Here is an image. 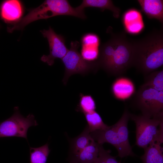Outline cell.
<instances>
[{
	"mask_svg": "<svg viewBox=\"0 0 163 163\" xmlns=\"http://www.w3.org/2000/svg\"><path fill=\"white\" fill-rule=\"evenodd\" d=\"M40 31L43 37L47 39L50 48L49 54L43 55L40 60L49 66H52L55 59H62L69 50L65 44V38L61 35L57 34L50 27L48 30L44 29Z\"/></svg>",
	"mask_w": 163,
	"mask_h": 163,
	"instance_id": "cell-9",
	"label": "cell"
},
{
	"mask_svg": "<svg viewBox=\"0 0 163 163\" xmlns=\"http://www.w3.org/2000/svg\"><path fill=\"white\" fill-rule=\"evenodd\" d=\"M79 46L78 41H71L70 49L61 59L65 68L62 80L65 85L66 84L69 78L73 74L84 75L92 71L96 72L99 69L96 60L89 62L84 59L78 51Z\"/></svg>",
	"mask_w": 163,
	"mask_h": 163,
	"instance_id": "cell-7",
	"label": "cell"
},
{
	"mask_svg": "<svg viewBox=\"0 0 163 163\" xmlns=\"http://www.w3.org/2000/svg\"><path fill=\"white\" fill-rule=\"evenodd\" d=\"M143 84L159 91H163V69L152 72L145 76Z\"/></svg>",
	"mask_w": 163,
	"mask_h": 163,
	"instance_id": "cell-19",
	"label": "cell"
},
{
	"mask_svg": "<svg viewBox=\"0 0 163 163\" xmlns=\"http://www.w3.org/2000/svg\"><path fill=\"white\" fill-rule=\"evenodd\" d=\"M79 96V102L76 109L77 111L85 114L95 111L96 108L95 102L91 95L80 93Z\"/></svg>",
	"mask_w": 163,
	"mask_h": 163,
	"instance_id": "cell-21",
	"label": "cell"
},
{
	"mask_svg": "<svg viewBox=\"0 0 163 163\" xmlns=\"http://www.w3.org/2000/svg\"><path fill=\"white\" fill-rule=\"evenodd\" d=\"M88 125L83 131L76 137L70 140V157L75 156L81 152L87 146L93 139L90 135Z\"/></svg>",
	"mask_w": 163,
	"mask_h": 163,
	"instance_id": "cell-16",
	"label": "cell"
},
{
	"mask_svg": "<svg viewBox=\"0 0 163 163\" xmlns=\"http://www.w3.org/2000/svg\"><path fill=\"white\" fill-rule=\"evenodd\" d=\"M141 11L150 19H155L163 23V1L138 0Z\"/></svg>",
	"mask_w": 163,
	"mask_h": 163,
	"instance_id": "cell-12",
	"label": "cell"
},
{
	"mask_svg": "<svg viewBox=\"0 0 163 163\" xmlns=\"http://www.w3.org/2000/svg\"><path fill=\"white\" fill-rule=\"evenodd\" d=\"M134 66L145 76L163 65L162 28L154 30L140 39L135 40Z\"/></svg>",
	"mask_w": 163,
	"mask_h": 163,
	"instance_id": "cell-2",
	"label": "cell"
},
{
	"mask_svg": "<svg viewBox=\"0 0 163 163\" xmlns=\"http://www.w3.org/2000/svg\"><path fill=\"white\" fill-rule=\"evenodd\" d=\"M135 90L133 83L129 79L120 78L114 82L111 87V91L116 98L124 100L132 95Z\"/></svg>",
	"mask_w": 163,
	"mask_h": 163,
	"instance_id": "cell-13",
	"label": "cell"
},
{
	"mask_svg": "<svg viewBox=\"0 0 163 163\" xmlns=\"http://www.w3.org/2000/svg\"><path fill=\"white\" fill-rule=\"evenodd\" d=\"M135 123L136 145L145 149L151 143L163 142V115L150 118L142 114L130 113Z\"/></svg>",
	"mask_w": 163,
	"mask_h": 163,
	"instance_id": "cell-5",
	"label": "cell"
},
{
	"mask_svg": "<svg viewBox=\"0 0 163 163\" xmlns=\"http://www.w3.org/2000/svg\"><path fill=\"white\" fill-rule=\"evenodd\" d=\"M133 106L142 115L150 118L163 115V91L143 84L136 93Z\"/></svg>",
	"mask_w": 163,
	"mask_h": 163,
	"instance_id": "cell-6",
	"label": "cell"
},
{
	"mask_svg": "<svg viewBox=\"0 0 163 163\" xmlns=\"http://www.w3.org/2000/svg\"><path fill=\"white\" fill-rule=\"evenodd\" d=\"M82 47H99L100 40L95 34L89 33L84 34L81 40Z\"/></svg>",
	"mask_w": 163,
	"mask_h": 163,
	"instance_id": "cell-23",
	"label": "cell"
},
{
	"mask_svg": "<svg viewBox=\"0 0 163 163\" xmlns=\"http://www.w3.org/2000/svg\"><path fill=\"white\" fill-rule=\"evenodd\" d=\"M130 113L126 108L120 120L114 124L104 130H97L90 133L91 138L98 144L109 143L117 149L120 158L135 155L129 140L128 123Z\"/></svg>",
	"mask_w": 163,
	"mask_h": 163,
	"instance_id": "cell-4",
	"label": "cell"
},
{
	"mask_svg": "<svg viewBox=\"0 0 163 163\" xmlns=\"http://www.w3.org/2000/svg\"><path fill=\"white\" fill-rule=\"evenodd\" d=\"M102 145L99 144L98 155L94 163H120L110 154V150H105Z\"/></svg>",
	"mask_w": 163,
	"mask_h": 163,
	"instance_id": "cell-22",
	"label": "cell"
},
{
	"mask_svg": "<svg viewBox=\"0 0 163 163\" xmlns=\"http://www.w3.org/2000/svg\"><path fill=\"white\" fill-rule=\"evenodd\" d=\"M122 21L125 31L129 34H138L145 28L142 14L135 8L129 9L126 11L123 15Z\"/></svg>",
	"mask_w": 163,
	"mask_h": 163,
	"instance_id": "cell-11",
	"label": "cell"
},
{
	"mask_svg": "<svg viewBox=\"0 0 163 163\" xmlns=\"http://www.w3.org/2000/svg\"><path fill=\"white\" fill-rule=\"evenodd\" d=\"M50 151L48 143L37 148L30 147V163H46Z\"/></svg>",
	"mask_w": 163,
	"mask_h": 163,
	"instance_id": "cell-18",
	"label": "cell"
},
{
	"mask_svg": "<svg viewBox=\"0 0 163 163\" xmlns=\"http://www.w3.org/2000/svg\"><path fill=\"white\" fill-rule=\"evenodd\" d=\"M1 25H0V28H1Z\"/></svg>",
	"mask_w": 163,
	"mask_h": 163,
	"instance_id": "cell-24",
	"label": "cell"
},
{
	"mask_svg": "<svg viewBox=\"0 0 163 163\" xmlns=\"http://www.w3.org/2000/svg\"><path fill=\"white\" fill-rule=\"evenodd\" d=\"M78 8L82 10L86 7H95L99 8L101 11L107 9L111 11L113 17L116 18H119L120 10L114 5L112 1L110 0H83Z\"/></svg>",
	"mask_w": 163,
	"mask_h": 163,
	"instance_id": "cell-17",
	"label": "cell"
},
{
	"mask_svg": "<svg viewBox=\"0 0 163 163\" xmlns=\"http://www.w3.org/2000/svg\"><path fill=\"white\" fill-rule=\"evenodd\" d=\"M84 115L90 133L105 129L109 127L104 123L100 115L95 111Z\"/></svg>",
	"mask_w": 163,
	"mask_h": 163,
	"instance_id": "cell-20",
	"label": "cell"
},
{
	"mask_svg": "<svg viewBox=\"0 0 163 163\" xmlns=\"http://www.w3.org/2000/svg\"><path fill=\"white\" fill-rule=\"evenodd\" d=\"M135 56V40L129 39L122 32L112 34L101 46L96 61L99 68L111 75L120 76L134 66Z\"/></svg>",
	"mask_w": 163,
	"mask_h": 163,
	"instance_id": "cell-1",
	"label": "cell"
},
{
	"mask_svg": "<svg viewBox=\"0 0 163 163\" xmlns=\"http://www.w3.org/2000/svg\"><path fill=\"white\" fill-rule=\"evenodd\" d=\"M38 123L34 116L30 113L26 117L20 113L18 107L14 108V113L9 118L0 123V138L17 137L27 140L29 128Z\"/></svg>",
	"mask_w": 163,
	"mask_h": 163,
	"instance_id": "cell-8",
	"label": "cell"
},
{
	"mask_svg": "<svg viewBox=\"0 0 163 163\" xmlns=\"http://www.w3.org/2000/svg\"><path fill=\"white\" fill-rule=\"evenodd\" d=\"M99 151V144L93 139L77 155L69 157L70 163H94Z\"/></svg>",
	"mask_w": 163,
	"mask_h": 163,
	"instance_id": "cell-14",
	"label": "cell"
},
{
	"mask_svg": "<svg viewBox=\"0 0 163 163\" xmlns=\"http://www.w3.org/2000/svg\"><path fill=\"white\" fill-rule=\"evenodd\" d=\"M25 8L19 0H4L0 4V19L7 26L18 22L24 14Z\"/></svg>",
	"mask_w": 163,
	"mask_h": 163,
	"instance_id": "cell-10",
	"label": "cell"
},
{
	"mask_svg": "<svg viewBox=\"0 0 163 163\" xmlns=\"http://www.w3.org/2000/svg\"><path fill=\"white\" fill-rule=\"evenodd\" d=\"M162 143L152 142L144 149V153L141 157L143 163H163Z\"/></svg>",
	"mask_w": 163,
	"mask_h": 163,
	"instance_id": "cell-15",
	"label": "cell"
},
{
	"mask_svg": "<svg viewBox=\"0 0 163 163\" xmlns=\"http://www.w3.org/2000/svg\"><path fill=\"white\" fill-rule=\"evenodd\" d=\"M59 15L73 16L82 19L86 18L84 11L72 7L66 0H46L37 8L29 9L28 13L18 22L7 27L8 32L23 30L34 21Z\"/></svg>",
	"mask_w": 163,
	"mask_h": 163,
	"instance_id": "cell-3",
	"label": "cell"
}]
</instances>
